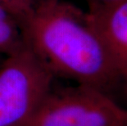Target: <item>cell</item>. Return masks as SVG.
<instances>
[{"label":"cell","mask_w":127,"mask_h":126,"mask_svg":"<svg viewBox=\"0 0 127 126\" xmlns=\"http://www.w3.org/2000/svg\"><path fill=\"white\" fill-rule=\"evenodd\" d=\"M57 1H59V0H27L31 11L38 7L42 6V5L51 3V2H54Z\"/></svg>","instance_id":"ba28073f"},{"label":"cell","mask_w":127,"mask_h":126,"mask_svg":"<svg viewBox=\"0 0 127 126\" xmlns=\"http://www.w3.org/2000/svg\"><path fill=\"white\" fill-rule=\"evenodd\" d=\"M25 47L22 20L0 5V55L7 57Z\"/></svg>","instance_id":"5b68a950"},{"label":"cell","mask_w":127,"mask_h":126,"mask_svg":"<svg viewBox=\"0 0 127 126\" xmlns=\"http://www.w3.org/2000/svg\"><path fill=\"white\" fill-rule=\"evenodd\" d=\"M87 12L123 79L127 74V0Z\"/></svg>","instance_id":"277c9868"},{"label":"cell","mask_w":127,"mask_h":126,"mask_svg":"<svg viewBox=\"0 0 127 126\" xmlns=\"http://www.w3.org/2000/svg\"><path fill=\"white\" fill-rule=\"evenodd\" d=\"M26 46L53 77L107 91L122 79L87 12L59 0L22 20Z\"/></svg>","instance_id":"6da1fadb"},{"label":"cell","mask_w":127,"mask_h":126,"mask_svg":"<svg viewBox=\"0 0 127 126\" xmlns=\"http://www.w3.org/2000/svg\"><path fill=\"white\" fill-rule=\"evenodd\" d=\"M123 79L125 80V82H126V91H127V74L125 76L123 77Z\"/></svg>","instance_id":"9c48e42d"},{"label":"cell","mask_w":127,"mask_h":126,"mask_svg":"<svg viewBox=\"0 0 127 126\" xmlns=\"http://www.w3.org/2000/svg\"><path fill=\"white\" fill-rule=\"evenodd\" d=\"M0 5L11 11L21 20L31 12L27 0H0Z\"/></svg>","instance_id":"8992f818"},{"label":"cell","mask_w":127,"mask_h":126,"mask_svg":"<svg viewBox=\"0 0 127 126\" xmlns=\"http://www.w3.org/2000/svg\"><path fill=\"white\" fill-rule=\"evenodd\" d=\"M85 1L88 3L89 10H91L107 6V5L120 2L121 0H85Z\"/></svg>","instance_id":"52a82bcc"},{"label":"cell","mask_w":127,"mask_h":126,"mask_svg":"<svg viewBox=\"0 0 127 126\" xmlns=\"http://www.w3.org/2000/svg\"><path fill=\"white\" fill-rule=\"evenodd\" d=\"M27 126H127V108L93 87H53Z\"/></svg>","instance_id":"3957f363"},{"label":"cell","mask_w":127,"mask_h":126,"mask_svg":"<svg viewBox=\"0 0 127 126\" xmlns=\"http://www.w3.org/2000/svg\"><path fill=\"white\" fill-rule=\"evenodd\" d=\"M2 57H2V56L0 55V64H1V62L2 61V60H3V59H2Z\"/></svg>","instance_id":"30bf717a"},{"label":"cell","mask_w":127,"mask_h":126,"mask_svg":"<svg viewBox=\"0 0 127 126\" xmlns=\"http://www.w3.org/2000/svg\"><path fill=\"white\" fill-rule=\"evenodd\" d=\"M54 77L27 47L0 64V126H27L53 88Z\"/></svg>","instance_id":"7a4b0ae2"}]
</instances>
